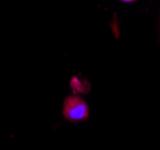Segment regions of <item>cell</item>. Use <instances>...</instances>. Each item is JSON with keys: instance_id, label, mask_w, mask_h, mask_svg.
Instances as JSON below:
<instances>
[{"instance_id": "1", "label": "cell", "mask_w": 160, "mask_h": 150, "mask_svg": "<svg viewBox=\"0 0 160 150\" xmlns=\"http://www.w3.org/2000/svg\"><path fill=\"white\" fill-rule=\"evenodd\" d=\"M62 113L65 118L71 122L85 120L88 117V106L85 100L78 95H69L63 103Z\"/></svg>"}, {"instance_id": "2", "label": "cell", "mask_w": 160, "mask_h": 150, "mask_svg": "<svg viewBox=\"0 0 160 150\" xmlns=\"http://www.w3.org/2000/svg\"><path fill=\"white\" fill-rule=\"evenodd\" d=\"M121 1H124V2H130V1H134V0H121Z\"/></svg>"}]
</instances>
